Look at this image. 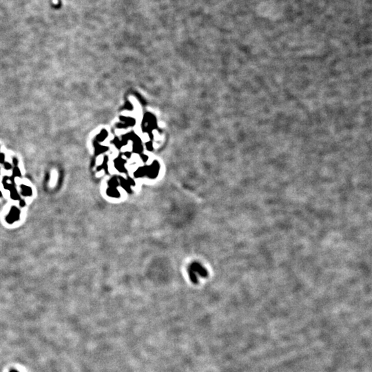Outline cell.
Wrapping results in <instances>:
<instances>
[{"mask_svg": "<svg viewBox=\"0 0 372 372\" xmlns=\"http://www.w3.org/2000/svg\"><path fill=\"white\" fill-rule=\"evenodd\" d=\"M23 194H26V195H28V194H31V190H30V189L27 187H23Z\"/></svg>", "mask_w": 372, "mask_h": 372, "instance_id": "2", "label": "cell"}, {"mask_svg": "<svg viewBox=\"0 0 372 372\" xmlns=\"http://www.w3.org/2000/svg\"><path fill=\"white\" fill-rule=\"evenodd\" d=\"M19 210H18L17 208H15V207H14V208L12 209L11 213H10V215L7 217L8 222L12 223L13 222V221H16L17 219H18V218H19Z\"/></svg>", "mask_w": 372, "mask_h": 372, "instance_id": "1", "label": "cell"}]
</instances>
